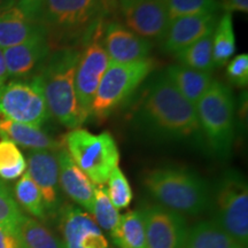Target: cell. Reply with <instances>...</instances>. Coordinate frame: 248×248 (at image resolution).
Returning a JSON list of instances; mask_svg holds the SVG:
<instances>
[{
	"instance_id": "obj_1",
	"label": "cell",
	"mask_w": 248,
	"mask_h": 248,
	"mask_svg": "<svg viewBox=\"0 0 248 248\" xmlns=\"http://www.w3.org/2000/svg\"><path fill=\"white\" fill-rule=\"evenodd\" d=\"M133 116L138 128L159 139L181 141L202 135L195 107L166 75L157 77L150 85Z\"/></svg>"
},
{
	"instance_id": "obj_2",
	"label": "cell",
	"mask_w": 248,
	"mask_h": 248,
	"mask_svg": "<svg viewBox=\"0 0 248 248\" xmlns=\"http://www.w3.org/2000/svg\"><path fill=\"white\" fill-rule=\"evenodd\" d=\"M104 12L101 0H40V22L59 49L88 42Z\"/></svg>"
},
{
	"instance_id": "obj_3",
	"label": "cell",
	"mask_w": 248,
	"mask_h": 248,
	"mask_svg": "<svg viewBox=\"0 0 248 248\" xmlns=\"http://www.w3.org/2000/svg\"><path fill=\"white\" fill-rule=\"evenodd\" d=\"M79 55L78 48L58 49L51 54L39 74L49 114L69 129L78 128L88 119L79 106L75 90Z\"/></svg>"
},
{
	"instance_id": "obj_4",
	"label": "cell",
	"mask_w": 248,
	"mask_h": 248,
	"mask_svg": "<svg viewBox=\"0 0 248 248\" xmlns=\"http://www.w3.org/2000/svg\"><path fill=\"white\" fill-rule=\"evenodd\" d=\"M144 186L161 206L179 214L200 215L210 206L212 188L197 172L162 167L144 176Z\"/></svg>"
},
{
	"instance_id": "obj_5",
	"label": "cell",
	"mask_w": 248,
	"mask_h": 248,
	"mask_svg": "<svg viewBox=\"0 0 248 248\" xmlns=\"http://www.w3.org/2000/svg\"><path fill=\"white\" fill-rule=\"evenodd\" d=\"M213 219L237 246L248 243V186L240 172L229 170L217 179L210 194Z\"/></svg>"
},
{
	"instance_id": "obj_6",
	"label": "cell",
	"mask_w": 248,
	"mask_h": 248,
	"mask_svg": "<svg viewBox=\"0 0 248 248\" xmlns=\"http://www.w3.org/2000/svg\"><path fill=\"white\" fill-rule=\"evenodd\" d=\"M201 131L214 153L225 157L234 139L235 104L232 91L222 82L213 80L195 105Z\"/></svg>"
},
{
	"instance_id": "obj_7",
	"label": "cell",
	"mask_w": 248,
	"mask_h": 248,
	"mask_svg": "<svg viewBox=\"0 0 248 248\" xmlns=\"http://www.w3.org/2000/svg\"><path fill=\"white\" fill-rule=\"evenodd\" d=\"M71 160L94 185H104L110 172L119 167L120 152L109 132L94 135L85 129H73L64 138Z\"/></svg>"
},
{
	"instance_id": "obj_8",
	"label": "cell",
	"mask_w": 248,
	"mask_h": 248,
	"mask_svg": "<svg viewBox=\"0 0 248 248\" xmlns=\"http://www.w3.org/2000/svg\"><path fill=\"white\" fill-rule=\"evenodd\" d=\"M154 68L150 59L132 63H109L93 100L91 114L105 120L144 82Z\"/></svg>"
},
{
	"instance_id": "obj_9",
	"label": "cell",
	"mask_w": 248,
	"mask_h": 248,
	"mask_svg": "<svg viewBox=\"0 0 248 248\" xmlns=\"http://www.w3.org/2000/svg\"><path fill=\"white\" fill-rule=\"evenodd\" d=\"M0 115L14 122L40 126L49 117L39 75L30 80H12L0 91Z\"/></svg>"
},
{
	"instance_id": "obj_10",
	"label": "cell",
	"mask_w": 248,
	"mask_h": 248,
	"mask_svg": "<svg viewBox=\"0 0 248 248\" xmlns=\"http://www.w3.org/2000/svg\"><path fill=\"white\" fill-rule=\"evenodd\" d=\"M109 63L106 49L95 37L80 52L75 73V90L79 106L88 117L91 115L93 100Z\"/></svg>"
},
{
	"instance_id": "obj_11",
	"label": "cell",
	"mask_w": 248,
	"mask_h": 248,
	"mask_svg": "<svg viewBox=\"0 0 248 248\" xmlns=\"http://www.w3.org/2000/svg\"><path fill=\"white\" fill-rule=\"evenodd\" d=\"M147 248H184L188 226L182 214L161 204L142 210Z\"/></svg>"
},
{
	"instance_id": "obj_12",
	"label": "cell",
	"mask_w": 248,
	"mask_h": 248,
	"mask_svg": "<svg viewBox=\"0 0 248 248\" xmlns=\"http://www.w3.org/2000/svg\"><path fill=\"white\" fill-rule=\"evenodd\" d=\"M125 27L141 38L162 39L169 27L163 0H120Z\"/></svg>"
},
{
	"instance_id": "obj_13",
	"label": "cell",
	"mask_w": 248,
	"mask_h": 248,
	"mask_svg": "<svg viewBox=\"0 0 248 248\" xmlns=\"http://www.w3.org/2000/svg\"><path fill=\"white\" fill-rule=\"evenodd\" d=\"M61 241L64 248H110L91 214L76 206L60 208Z\"/></svg>"
},
{
	"instance_id": "obj_14",
	"label": "cell",
	"mask_w": 248,
	"mask_h": 248,
	"mask_svg": "<svg viewBox=\"0 0 248 248\" xmlns=\"http://www.w3.org/2000/svg\"><path fill=\"white\" fill-rule=\"evenodd\" d=\"M28 173L42 194L46 214L60 210V183H59L58 152L42 150L31 151L28 155Z\"/></svg>"
},
{
	"instance_id": "obj_15",
	"label": "cell",
	"mask_w": 248,
	"mask_h": 248,
	"mask_svg": "<svg viewBox=\"0 0 248 248\" xmlns=\"http://www.w3.org/2000/svg\"><path fill=\"white\" fill-rule=\"evenodd\" d=\"M104 47L110 63H132L147 59L150 40L141 38L123 24L110 22L105 28Z\"/></svg>"
},
{
	"instance_id": "obj_16",
	"label": "cell",
	"mask_w": 248,
	"mask_h": 248,
	"mask_svg": "<svg viewBox=\"0 0 248 248\" xmlns=\"http://www.w3.org/2000/svg\"><path fill=\"white\" fill-rule=\"evenodd\" d=\"M216 27V14L194 15L170 21L162 38L164 52L177 54L203 37L212 35Z\"/></svg>"
},
{
	"instance_id": "obj_17",
	"label": "cell",
	"mask_w": 248,
	"mask_h": 248,
	"mask_svg": "<svg viewBox=\"0 0 248 248\" xmlns=\"http://www.w3.org/2000/svg\"><path fill=\"white\" fill-rule=\"evenodd\" d=\"M59 183L60 188L74 202L79 204L89 214L94 200V184L88 175L71 160L66 150L58 151Z\"/></svg>"
},
{
	"instance_id": "obj_18",
	"label": "cell",
	"mask_w": 248,
	"mask_h": 248,
	"mask_svg": "<svg viewBox=\"0 0 248 248\" xmlns=\"http://www.w3.org/2000/svg\"><path fill=\"white\" fill-rule=\"evenodd\" d=\"M40 36H46L44 26L31 18L17 5L0 12V49L13 47Z\"/></svg>"
},
{
	"instance_id": "obj_19",
	"label": "cell",
	"mask_w": 248,
	"mask_h": 248,
	"mask_svg": "<svg viewBox=\"0 0 248 248\" xmlns=\"http://www.w3.org/2000/svg\"><path fill=\"white\" fill-rule=\"evenodd\" d=\"M2 52L8 76L22 77L30 74L39 62L48 57L49 44L46 36H40L6 48Z\"/></svg>"
},
{
	"instance_id": "obj_20",
	"label": "cell",
	"mask_w": 248,
	"mask_h": 248,
	"mask_svg": "<svg viewBox=\"0 0 248 248\" xmlns=\"http://www.w3.org/2000/svg\"><path fill=\"white\" fill-rule=\"evenodd\" d=\"M0 136L13 141L15 145L30 148L32 151H58L61 144L37 126L14 122V121L0 120Z\"/></svg>"
},
{
	"instance_id": "obj_21",
	"label": "cell",
	"mask_w": 248,
	"mask_h": 248,
	"mask_svg": "<svg viewBox=\"0 0 248 248\" xmlns=\"http://www.w3.org/2000/svg\"><path fill=\"white\" fill-rule=\"evenodd\" d=\"M164 75L194 107L213 82L212 73L194 70L182 64L168 67Z\"/></svg>"
},
{
	"instance_id": "obj_22",
	"label": "cell",
	"mask_w": 248,
	"mask_h": 248,
	"mask_svg": "<svg viewBox=\"0 0 248 248\" xmlns=\"http://www.w3.org/2000/svg\"><path fill=\"white\" fill-rule=\"evenodd\" d=\"M117 248H147L142 210H132L121 215L119 225L110 233Z\"/></svg>"
},
{
	"instance_id": "obj_23",
	"label": "cell",
	"mask_w": 248,
	"mask_h": 248,
	"mask_svg": "<svg viewBox=\"0 0 248 248\" xmlns=\"http://www.w3.org/2000/svg\"><path fill=\"white\" fill-rule=\"evenodd\" d=\"M237 245L214 221H202L188 229L184 248H233Z\"/></svg>"
},
{
	"instance_id": "obj_24",
	"label": "cell",
	"mask_w": 248,
	"mask_h": 248,
	"mask_svg": "<svg viewBox=\"0 0 248 248\" xmlns=\"http://www.w3.org/2000/svg\"><path fill=\"white\" fill-rule=\"evenodd\" d=\"M235 52V37L231 13H225L213 31V60L215 66H224Z\"/></svg>"
},
{
	"instance_id": "obj_25",
	"label": "cell",
	"mask_w": 248,
	"mask_h": 248,
	"mask_svg": "<svg viewBox=\"0 0 248 248\" xmlns=\"http://www.w3.org/2000/svg\"><path fill=\"white\" fill-rule=\"evenodd\" d=\"M18 237L23 248H64L53 232L32 217H24L18 228Z\"/></svg>"
},
{
	"instance_id": "obj_26",
	"label": "cell",
	"mask_w": 248,
	"mask_h": 248,
	"mask_svg": "<svg viewBox=\"0 0 248 248\" xmlns=\"http://www.w3.org/2000/svg\"><path fill=\"white\" fill-rule=\"evenodd\" d=\"M176 57L182 66L204 73H212L215 68L213 60V33L182 49Z\"/></svg>"
},
{
	"instance_id": "obj_27",
	"label": "cell",
	"mask_w": 248,
	"mask_h": 248,
	"mask_svg": "<svg viewBox=\"0 0 248 248\" xmlns=\"http://www.w3.org/2000/svg\"><path fill=\"white\" fill-rule=\"evenodd\" d=\"M14 193L16 202L20 203L22 208L27 210L31 216L38 219L45 218L46 212L42 194H40L39 188L37 187L35 182L32 181V178L27 171L17 181Z\"/></svg>"
},
{
	"instance_id": "obj_28",
	"label": "cell",
	"mask_w": 248,
	"mask_h": 248,
	"mask_svg": "<svg viewBox=\"0 0 248 248\" xmlns=\"http://www.w3.org/2000/svg\"><path fill=\"white\" fill-rule=\"evenodd\" d=\"M91 214L101 231H106L110 234L119 225L121 215L108 198L107 190L104 185L94 186V200Z\"/></svg>"
},
{
	"instance_id": "obj_29",
	"label": "cell",
	"mask_w": 248,
	"mask_h": 248,
	"mask_svg": "<svg viewBox=\"0 0 248 248\" xmlns=\"http://www.w3.org/2000/svg\"><path fill=\"white\" fill-rule=\"evenodd\" d=\"M27 170V161L22 152L13 141L2 138L0 140V179L14 181Z\"/></svg>"
},
{
	"instance_id": "obj_30",
	"label": "cell",
	"mask_w": 248,
	"mask_h": 248,
	"mask_svg": "<svg viewBox=\"0 0 248 248\" xmlns=\"http://www.w3.org/2000/svg\"><path fill=\"white\" fill-rule=\"evenodd\" d=\"M169 21L179 17L194 15L216 14L218 11V0H163Z\"/></svg>"
},
{
	"instance_id": "obj_31",
	"label": "cell",
	"mask_w": 248,
	"mask_h": 248,
	"mask_svg": "<svg viewBox=\"0 0 248 248\" xmlns=\"http://www.w3.org/2000/svg\"><path fill=\"white\" fill-rule=\"evenodd\" d=\"M24 217L13 194L4 183L0 181V228L18 233V228Z\"/></svg>"
},
{
	"instance_id": "obj_32",
	"label": "cell",
	"mask_w": 248,
	"mask_h": 248,
	"mask_svg": "<svg viewBox=\"0 0 248 248\" xmlns=\"http://www.w3.org/2000/svg\"><path fill=\"white\" fill-rule=\"evenodd\" d=\"M107 182V194L109 200L111 201V203H113V206L117 210L129 207V204L132 201L131 186L129 184L128 178L125 177V175H124L119 167H116L110 172Z\"/></svg>"
},
{
	"instance_id": "obj_33",
	"label": "cell",
	"mask_w": 248,
	"mask_h": 248,
	"mask_svg": "<svg viewBox=\"0 0 248 248\" xmlns=\"http://www.w3.org/2000/svg\"><path fill=\"white\" fill-rule=\"evenodd\" d=\"M226 73L232 84L240 88L246 86L248 83V54H239L232 59L228 64Z\"/></svg>"
},
{
	"instance_id": "obj_34",
	"label": "cell",
	"mask_w": 248,
	"mask_h": 248,
	"mask_svg": "<svg viewBox=\"0 0 248 248\" xmlns=\"http://www.w3.org/2000/svg\"><path fill=\"white\" fill-rule=\"evenodd\" d=\"M0 248H23L16 232L0 228Z\"/></svg>"
},
{
	"instance_id": "obj_35",
	"label": "cell",
	"mask_w": 248,
	"mask_h": 248,
	"mask_svg": "<svg viewBox=\"0 0 248 248\" xmlns=\"http://www.w3.org/2000/svg\"><path fill=\"white\" fill-rule=\"evenodd\" d=\"M219 6L228 11L231 12H241V13H247L248 12V0H219Z\"/></svg>"
},
{
	"instance_id": "obj_36",
	"label": "cell",
	"mask_w": 248,
	"mask_h": 248,
	"mask_svg": "<svg viewBox=\"0 0 248 248\" xmlns=\"http://www.w3.org/2000/svg\"><path fill=\"white\" fill-rule=\"evenodd\" d=\"M8 77L9 76L7 67H6L4 52H2V49H0V91H1V89L5 86L6 80H7Z\"/></svg>"
},
{
	"instance_id": "obj_37",
	"label": "cell",
	"mask_w": 248,
	"mask_h": 248,
	"mask_svg": "<svg viewBox=\"0 0 248 248\" xmlns=\"http://www.w3.org/2000/svg\"><path fill=\"white\" fill-rule=\"evenodd\" d=\"M15 5V0H0V12Z\"/></svg>"
},
{
	"instance_id": "obj_38",
	"label": "cell",
	"mask_w": 248,
	"mask_h": 248,
	"mask_svg": "<svg viewBox=\"0 0 248 248\" xmlns=\"http://www.w3.org/2000/svg\"><path fill=\"white\" fill-rule=\"evenodd\" d=\"M233 248H247V247H241V246H234Z\"/></svg>"
}]
</instances>
